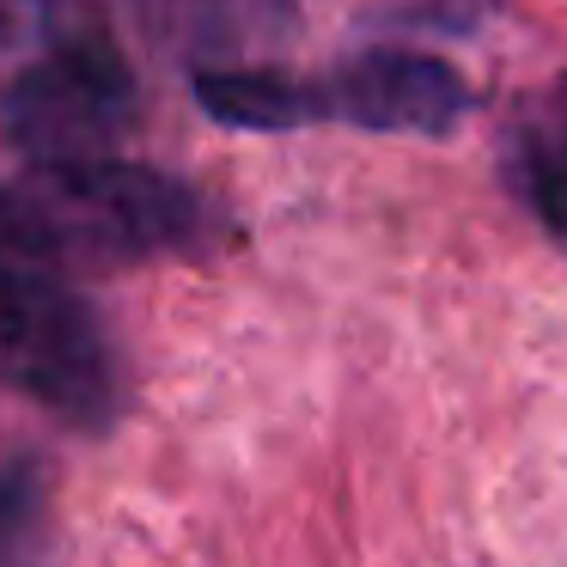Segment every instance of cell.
I'll return each mask as SVG.
<instances>
[{
	"mask_svg": "<svg viewBox=\"0 0 567 567\" xmlns=\"http://www.w3.org/2000/svg\"><path fill=\"white\" fill-rule=\"evenodd\" d=\"M0 384L74 427H99L116 409L111 342L55 257H0Z\"/></svg>",
	"mask_w": 567,
	"mask_h": 567,
	"instance_id": "1",
	"label": "cell"
},
{
	"mask_svg": "<svg viewBox=\"0 0 567 567\" xmlns=\"http://www.w3.org/2000/svg\"><path fill=\"white\" fill-rule=\"evenodd\" d=\"M0 128L38 172L116 159L123 135L135 128L128 62L104 38L62 43L0 92Z\"/></svg>",
	"mask_w": 567,
	"mask_h": 567,
	"instance_id": "2",
	"label": "cell"
},
{
	"mask_svg": "<svg viewBox=\"0 0 567 567\" xmlns=\"http://www.w3.org/2000/svg\"><path fill=\"white\" fill-rule=\"evenodd\" d=\"M38 214L55 245L80 238L111 257H153V250H202L214 238V202L165 172H141L123 159H92L43 172Z\"/></svg>",
	"mask_w": 567,
	"mask_h": 567,
	"instance_id": "3",
	"label": "cell"
},
{
	"mask_svg": "<svg viewBox=\"0 0 567 567\" xmlns=\"http://www.w3.org/2000/svg\"><path fill=\"white\" fill-rule=\"evenodd\" d=\"M470 111L457 68L415 50H372L318 86V123H354L372 135H452Z\"/></svg>",
	"mask_w": 567,
	"mask_h": 567,
	"instance_id": "4",
	"label": "cell"
},
{
	"mask_svg": "<svg viewBox=\"0 0 567 567\" xmlns=\"http://www.w3.org/2000/svg\"><path fill=\"white\" fill-rule=\"evenodd\" d=\"M506 184L555 238H567V74L525 99L506 135Z\"/></svg>",
	"mask_w": 567,
	"mask_h": 567,
	"instance_id": "5",
	"label": "cell"
},
{
	"mask_svg": "<svg viewBox=\"0 0 567 567\" xmlns=\"http://www.w3.org/2000/svg\"><path fill=\"white\" fill-rule=\"evenodd\" d=\"M196 99L214 123H233V128L318 123V86L287 80V74H208V80H196Z\"/></svg>",
	"mask_w": 567,
	"mask_h": 567,
	"instance_id": "6",
	"label": "cell"
},
{
	"mask_svg": "<svg viewBox=\"0 0 567 567\" xmlns=\"http://www.w3.org/2000/svg\"><path fill=\"white\" fill-rule=\"evenodd\" d=\"M31 506H38V494H31V476L7 470V476H0V561L19 549V537H25V525H31Z\"/></svg>",
	"mask_w": 567,
	"mask_h": 567,
	"instance_id": "7",
	"label": "cell"
},
{
	"mask_svg": "<svg viewBox=\"0 0 567 567\" xmlns=\"http://www.w3.org/2000/svg\"><path fill=\"white\" fill-rule=\"evenodd\" d=\"M0 43H7V13H0Z\"/></svg>",
	"mask_w": 567,
	"mask_h": 567,
	"instance_id": "8",
	"label": "cell"
}]
</instances>
